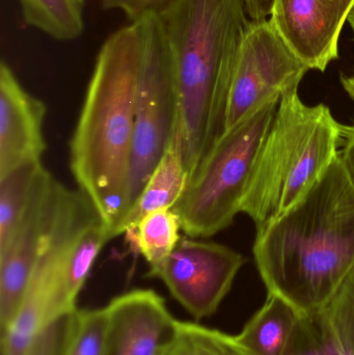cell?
I'll return each instance as SVG.
<instances>
[{
  "mask_svg": "<svg viewBox=\"0 0 354 355\" xmlns=\"http://www.w3.org/2000/svg\"><path fill=\"white\" fill-rule=\"evenodd\" d=\"M177 121L178 94L172 52L159 15H149L145 17L126 217L172 141Z\"/></svg>",
  "mask_w": 354,
  "mask_h": 355,
  "instance_id": "6",
  "label": "cell"
},
{
  "mask_svg": "<svg viewBox=\"0 0 354 355\" xmlns=\"http://www.w3.org/2000/svg\"><path fill=\"white\" fill-rule=\"evenodd\" d=\"M340 159L354 188V125L344 126Z\"/></svg>",
  "mask_w": 354,
  "mask_h": 355,
  "instance_id": "25",
  "label": "cell"
},
{
  "mask_svg": "<svg viewBox=\"0 0 354 355\" xmlns=\"http://www.w3.org/2000/svg\"><path fill=\"white\" fill-rule=\"evenodd\" d=\"M280 101L266 104L224 133L189 179L172 208L187 237H212L230 227L241 212L254 164Z\"/></svg>",
  "mask_w": 354,
  "mask_h": 355,
  "instance_id": "5",
  "label": "cell"
},
{
  "mask_svg": "<svg viewBox=\"0 0 354 355\" xmlns=\"http://www.w3.org/2000/svg\"><path fill=\"white\" fill-rule=\"evenodd\" d=\"M247 262L228 246L185 237L147 277L158 279L197 321L215 314Z\"/></svg>",
  "mask_w": 354,
  "mask_h": 355,
  "instance_id": "8",
  "label": "cell"
},
{
  "mask_svg": "<svg viewBox=\"0 0 354 355\" xmlns=\"http://www.w3.org/2000/svg\"><path fill=\"white\" fill-rule=\"evenodd\" d=\"M105 354L163 355L176 322L163 297L151 289L116 296L105 306Z\"/></svg>",
  "mask_w": 354,
  "mask_h": 355,
  "instance_id": "11",
  "label": "cell"
},
{
  "mask_svg": "<svg viewBox=\"0 0 354 355\" xmlns=\"http://www.w3.org/2000/svg\"><path fill=\"white\" fill-rule=\"evenodd\" d=\"M341 83H342L345 92L354 101V73L349 76H341Z\"/></svg>",
  "mask_w": 354,
  "mask_h": 355,
  "instance_id": "27",
  "label": "cell"
},
{
  "mask_svg": "<svg viewBox=\"0 0 354 355\" xmlns=\"http://www.w3.org/2000/svg\"><path fill=\"white\" fill-rule=\"evenodd\" d=\"M188 181L180 149L172 141L123 223L120 236L132 230L145 215L161 209L174 208L182 198Z\"/></svg>",
  "mask_w": 354,
  "mask_h": 355,
  "instance_id": "14",
  "label": "cell"
},
{
  "mask_svg": "<svg viewBox=\"0 0 354 355\" xmlns=\"http://www.w3.org/2000/svg\"><path fill=\"white\" fill-rule=\"evenodd\" d=\"M348 22H349V24H351V28H353V31L354 33V8H353V12H351V15H349Z\"/></svg>",
  "mask_w": 354,
  "mask_h": 355,
  "instance_id": "28",
  "label": "cell"
},
{
  "mask_svg": "<svg viewBox=\"0 0 354 355\" xmlns=\"http://www.w3.org/2000/svg\"><path fill=\"white\" fill-rule=\"evenodd\" d=\"M309 71L272 19L251 21L231 85L224 133L299 87Z\"/></svg>",
  "mask_w": 354,
  "mask_h": 355,
  "instance_id": "7",
  "label": "cell"
},
{
  "mask_svg": "<svg viewBox=\"0 0 354 355\" xmlns=\"http://www.w3.org/2000/svg\"><path fill=\"white\" fill-rule=\"evenodd\" d=\"M175 0H101L105 10H122L130 22L141 20L149 15H160Z\"/></svg>",
  "mask_w": 354,
  "mask_h": 355,
  "instance_id": "24",
  "label": "cell"
},
{
  "mask_svg": "<svg viewBox=\"0 0 354 355\" xmlns=\"http://www.w3.org/2000/svg\"><path fill=\"white\" fill-rule=\"evenodd\" d=\"M276 0H245L247 12L251 21L259 22L272 16Z\"/></svg>",
  "mask_w": 354,
  "mask_h": 355,
  "instance_id": "26",
  "label": "cell"
},
{
  "mask_svg": "<svg viewBox=\"0 0 354 355\" xmlns=\"http://www.w3.org/2000/svg\"><path fill=\"white\" fill-rule=\"evenodd\" d=\"M301 316L284 298L268 293L237 340L247 355H283Z\"/></svg>",
  "mask_w": 354,
  "mask_h": 355,
  "instance_id": "13",
  "label": "cell"
},
{
  "mask_svg": "<svg viewBox=\"0 0 354 355\" xmlns=\"http://www.w3.org/2000/svg\"><path fill=\"white\" fill-rule=\"evenodd\" d=\"M354 0H276L272 22L289 47L309 67L324 72L339 58V39Z\"/></svg>",
  "mask_w": 354,
  "mask_h": 355,
  "instance_id": "10",
  "label": "cell"
},
{
  "mask_svg": "<svg viewBox=\"0 0 354 355\" xmlns=\"http://www.w3.org/2000/svg\"><path fill=\"white\" fill-rule=\"evenodd\" d=\"M344 126L324 104L301 101L299 87L283 95L262 143L241 212L257 235L297 205L340 155Z\"/></svg>",
  "mask_w": 354,
  "mask_h": 355,
  "instance_id": "4",
  "label": "cell"
},
{
  "mask_svg": "<svg viewBox=\"0 0 354 355\" xmlns=\"http://www.w3.org/2000/svg\"><path fill=\"white\" fill-rule=\"evenodd\" d=\"M109 240L108 231L99 215L87 221L71 242L64 268V287L67 298L76 306L77 297L89 279L100 252Z\"/></svg>",
  "mask_w": 354,
  "mask_h": 355,
  "instance_id": "17",
  "label": "cell"
},
{
  "mask_svg": "<svg viewBox=\"0 0 354 355\" xmlns=\"http://www.w3.org/2000/svg\"><path fill=\"white\" fill-rule=\"evenodd\" d=\"M283 355H345L335 343L321 314L303 315Z\"/></svg>",
  "mask_w": 354,
  "mask_h": 355,
  "instance_id": "21",
  "label": "cell"
},
{
  "mask_svg": "<svg viewBox=\"0 0 354 355\" xmlns=\"http://www.w3.org/2000/svg\"><path fill=\"white\" fill-rule=\"evenodd\" d=\"M23 21L60 42L74 41L85 31V0H18Z\"/></svg>",
  "mask_w": 354,
  "mask_h": 355,
  "instance_id": "16",
  "label": "cell"
},
{
  "mask_svg": "<svg viewBox=\"0 0 354 355\" xmlns=\"http://www.w3.org/2000/svg\"><path fill=\"white\" fill-rule=\"evenodd\" d=\"M145 18L114 31L98 53L70 141V168L79 191L118 237L127 215L135 104Z\"/></svg>",
  "mask_w": 354,
  "mask_h": 355,
  "instance_id": "2",
  "label": "cell"
},
{
  "mask_svg": "<svg viewBox=\"0 0 354 355\" xmlns=\"http://www.w3.org/2000/svg\"><path fill=\"white\" fill-rule=\"evenodd\" d=\"M163 355H247L236 336L197 322L177 320L174 337Z\"/></svg>",
  "mask_w": 354,
  "mask_h": 355,
  "instance_id": "19",
  "label": "cell"
},
{
  "mask_svg": "<svg viewBox=\"0 0 354 355\" xmlns=\"http://www.w3.org/2000/svg\"><path fill=\"white\" fill-rule=\"evenodd\" d=\"M47 107L19 83L10 67L0 66V177L23 164L42 162Z\"/></svg>",
  "mask_w": 354,
  "mask_h": 355,
  "instance_id": "12",
  "label": "cell"
},
{
  "mask_svg": "<svg viewBox=\"0 0 354 355\" xmlns=\"http://www.w3.org/2000/svg\"><path fill=\"white\" fill-rule=\"evenodd\" d=\"M254 258L269 294L319 314L354 268V188L340 155L286 214L256 236Z\"/></svg>",
  "mask_w": 354,
  "mask_h": 355,
  "instance_id": "1",
  "label": "cell"
},
{
  "mask_svg": "<svg viewBox=\"0 0 354 355\" xmlns=\"http://www.w3.org/2000/svg\"><path fill=\"white\" fill-rule=\"evenodd\" d=\"M51 177L42 162L0 177V252L10 245L37 192Z\"/></svg>",
  "mask_w": 354,
  "mask_h": 355,
  "instance_id": "15",
  "label": "cell"
},
{
  "mask_svg": "<svg viewBox=\"0 0 354 355\" xmlns=\"http://www.w3.org/2000/svg\"><path fill=\"white\" fill-rule=\"evenodd\" d=\"M72 190L50 178L37 192L10 245L0 252V331L20 309L44 245Z\"/></svg>",
  "mask_w": 354,
  "mask_h": 355,
  "instance_id": "9",
  "label": "cell"
},
{
  "mask_svg": "<svg viewBox=\"0 0 354 355\" xmlns=\"http://www.w3.org/2000/svg\"><path fill=\"white\" fill-rule=\"evenodd\" d=\"M105 308L78 310L76 327L67 355L105 354Z\"/></svg>",
  "mask_w": 354,
  "mask_h": 355,
  "instance_id": "22",
  "label": "cell"
},
{
  "mask_svg": "<svg viewBox=\"0 0 354 355\" xmlns=\"http://www.w3.org/2000/svg\"><path fill=\"white\" fill-rule=\"evenodd\" d=\"M159 16L178 94L172 141L191 179L224 135L231 85L251 19L245 0H175Z\"/></svg>",
  "mask_w": 354,
  "mask_h": 355,
  "instance_id": "3",
  "label": "cell"
},
{
  "mask_svg": "<svg viewBox=\"0 0 354 355\" xmlns=\"http://www.w3.org/2000/svg\"><path fill=\"white\" fill-rule=\"evenodd\" d=\"M78 309L56 317L43 327L25 355H67L75 327Z\"/></svg>",
  "mask_w": 354,
  "mask_h": 355,
  "instance_id": "23",
  "label": "cell"
},
{
  "mask_svg": "<svg viewBox=\"0 0 354 355\" xmlns=\"http://www.w3.org/2000/svg\"><path fill=\"white\" fill-rule=\"evenodd\" d=\"M320 314L335 343L345 355H354V268Z\"/></svg>",
  "mask_w": 354,
  "mask_h": 355,
  "instance_id": "20",
  "label": "cell"
},
{
  "mask_svg": "<svg viewBox=\"0 0 354 355\" xmlns=\"http://www.w3.org/2000/svg\"><path fill=\"white\" fill-rule=\"evenodd\" d=\"M182 223L174 209H161L145 215L127 232L129 241L149 264V269L161 264L178 245Z\"/></svg>",
  "mask_w": 354,
  "mask_h": 355,
  "instance_id": "18",
  "label": "cell"
}]
</instances>
